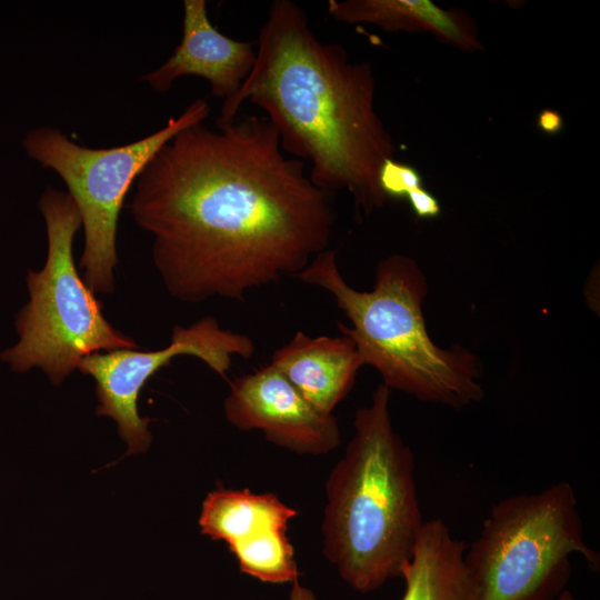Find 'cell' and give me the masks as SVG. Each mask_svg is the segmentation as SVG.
<instances>
[{
    "mask_svg": "<svg viewBox=\"0 0 600 600\" xmlns=\"http://www.w3.org/2000/svg\"><path fill=\"white\" fill-rule=\"evenodd\" d=\"M130 209L174 299L243 300L329 249L334 211L267 117L182 130L134 182Z\"/></svg>",
    "mask_w": 600,
    "mask_h": 600,
    "instance_id": "1",
    "label": "cell"
},
{
    "mask_svg": "<svg viewBox=\"0 0 600 600\" xmlns=\"http://www.w3.org/2000/svg\"><path fill=\"white\" fill-rule=\"evenodd\" d=\"M256 51L249 76L223 100L219 118H236L246 101L256 104L283 152L309 162L314 186L348 191L359 216L382 208L379 170L396 146L374 109L370 64L352 62L342 46L319 40L291 0L271 3Z\"/></svg>",
    "mask_w": 600,
    "mask_h": 600,
    "instance_id": "2",
    "label": "cell"
},
{
    "mask_svg": "<svg viewBox=\"0 0 600 600\" xmlns=\"http://www.w3.org/2000/svg\"><path fill=\"white\" fill-rule=\"evenodd\" d=\"M390 396L380 383L356 411L354 433L324 487L322 552L364 593L399 577L424 523L413 454L393 428Z\"/></svg>",
    "mask_w": 600,
    "mask_h": 600,
    "instance_id": "3",
    "label": "cell"
},
{
    "mask_svg": "<svg viewBox=\"0 0 600 600\" xmlns=\"http://www.w3.org/2000/svg\"><path fill=\"white\" fill-rule=\"evenodd\" d=\"M331 294L350 327L338 322L363 366L373 367L390 390L426 402L460 409L481 400L480 363L466 348L443 349L427 331L422 303L427 279L410 257L380 261L370 291L352 288L342 277L334 250L318 253L297 276Z\"/></svg>",
    "mask_w": 600,
    "mask_h": 600,
    "instance_id": "4",
    "label": "cell"
},
{
    "mask_svg": "<svg viewBox=\"0 0 600 600\" xmlns=\"http://www.w3.org/2000/svg\"><path fill=\"white\" fill-rule=\"evenodd\" d=\"M39 209L46 222L47 259L41 270L27 273L29 301L14 321L19 341L0 359L16 372L39 367L58 386L89 354L139 346L109 323L76 268L72 244L81 218L70 194L48 187Z\"/></svg>",
    "mask_w": 600,
    "mask_h": 600,
    "instance_id": "5",
    "label": "cell"
},
{
    "mask_svg": "<svg viewBox=\"0 0 600 600\" xmlns=\"http://www.w3.org/2000/svg\"><path fill=\"white\" fill-rule=\"evenodd\" d=\"M572 553L599 571V553L583 539L574 490L562 481L496 503L464 561L477 600H554L570 580Z\"/></svg>",
    "mask_w": 600,
    "mask_h": 600,
    "instance_id": "6",
    "label": "cell"
},
{
    "mask_svg": "<svg viewBox=\"0 0 600 600\" xmlns=\"http://www.w3.org/2000/svg\"><path fill=\"white\" fill-rule=\"evenodd\" d=\"M209 114V103L197 99L160 130L111 148L81 146L53 127L31 129L22 138L27 156L59 174L78 208L84 230L79 267L93 293L114 290L118 219L131 186L167 142Z\"/></svg>",
    "mask_w": 600,
    "mask_h": 600,
    "instance_id": "7",
    "label": "cell"
},
{
    "mask_svg": "<svg viewBox=\"0 0 600 600\" xmlns=\"http://www.w3.org/2000/svg\"><path fill=\"white\" fill-rule=\"evenodd\" d=\"M254 352V341L248 334L223 329L214 317L207 316L188 327L174 326L166 348L96 352L84 357L78 370L96 381V414L117 422L127 453L133 454L144 452L151 443L150 419L140 417L138 398L156 372L178 356H193L226 377L236 357L249 359Z\"/></svg>",
    "mask_w": 600,
    "mask_h": 600,
    "instance_id": "8",
    "label": "cell"
},
{
    "mask_svg": "<svg viewBox=\"0 0 600 600\" xmlns=\"http://www.w3.org/2000/svg\"><path fill=\"white\" fill-rule=\"evenodd\" d=\"M296 516L276 494L219 488L206 497L199 526L228 546L241 572L267 583H292L299 570L287 529Z\"/></svg>",
    "mask_w": 600,
    "mask_h": 600,
    "instance_id": "9",
    "label": "cell"
},
{
    "mask_svg": "<svg viewBox=\"0 0 600 600\" xmlns=\"http://www.w3.org/2000/svg\"><path fill=\"white\" fill-rule=\"evenodd\" d=\"M223 409L237 429L260 430L268 441L299 454H327L341 442L333 414L316 410L270 363L236 378Z\"/></svg>",
    "mask_w": 600,
    "mask_h": 600,
    "instance_id": "10",
    "label": "cell"
},
{
    "mask_svg": "<svg viewBox=\"0 0 600 600\" xmlns=\"http://www.w3.org/2000/svg\"><path fill=\"white\" fill-rule=\"evenodd\" d=\"M256 56L252 42L227 37L212 26L206 0H184L180 43L162 66L140 80L166 92L177 79L197 76L209 82L212 96L226 100L249 76Z\"/></svg>",
    "mask_w": 600,
    "mask_h": 600,
    "instance_id": "11",
    "label": "cell"
},
{
    "mask_svg": "<svg viewBox=\"0 0 600 600\" xmlns=\"http://www.w3.org/2000/svg\"><path fill=\"white\" fill-rule=\"evenodd\" d=\"M270 364L323 414H332L348 396L363 366L349 337H310L302 331L273 352Z\"/></svg>",
    "mask_w": 600,
    "mask_h": 600,
    "instance_id": "12",
    "label": "cell"
},
{
    "mask_svg": "<svg viewBox=\"0 0 600 600\" xmlns=\"http://www.w3.org/2000/svg\"><path fill=\"white\" fill-rule=\"evenodd\" d=\"M468 543L440 519L426 521L412 556L400 568L401 600H477V586L464 561Z\"/></svg>",
    "mask_w": 600,
    "mask_h": 600,
    "instance_id": "13",
    "label": "cell"
},
{
    "mask_svg": "<svg viewBox=\"0 0 600 600\" xmlns=\"http://www.w3.org/2000/svg\"><path fill=\"white\" fill-rule=\"evenodd\" d=\"M327 12L344 23H371L388 32L429 31L462 50L482 48L469 16L428 0H329Z\"/></svg>",
    "mask_w": 600,
    "mask_h": 600,
    "instance_id": "14",
    "label": "cell"
},
{
    "mask_svg": "<svg viewBox=\"0 0 600 600\" xmlns=\"http://www.w3.org/2000/svg\"><path fill=\"white\" fill-rule=\"evenodd\" d=\"M379 187L388 198H407L414 189L422 187L419 171L393 158L386 159L379 170Z\"/></svg>",
    "mask_w": 600,
    "mask_h": 600,
    "instance_id": "15",
    "label": "cell"
},
{
    "mask_svg": "<svg viewBox=\"0 0 600 600\" xmlns=\"http://www.w3.org/2000/svg\"><path fill=\"white\" fill-rule=\"evenodd\" d=\"M407 199L410 202L412 211L419 219L436 218L441 212L438 199L422 187L412 190L407 196Z\"/></svg>",
    "mask_w": 600,
    "mask_h": 600,
    "instance_id": "16",
    "label": "cell"
},
{
    "mask_svg": "<svg viewBox=\"0 0 600 600\" xmlns=\"http://www.w3.org/2000/svg\"><path fill=\"white\" fill-rule=\"evenodd\" d=\"M538 128L548 134H558L563 128L561 114L553 109H543L538 116Z\"/></svg>",
    "mask_w": 600,
    "mask_h": 600,
    "instance_id": "17",
    "label": "cell"
},
{
    "mask_svg": "<svg viewBox=\"0 0 600 600\" xmlns=\"http://www.w3.org/2000/svg\"><path fill=\"white\" fill-rule=\"evenodd\" d=\"M289 600H317V597L311 589L296 580L292 582Z\"/></svg>",
    "mask_w": 600,
    "mask_h": 600,
    "instance_id": "18",
    "label": "cell"
},
{
    "mask_svg": "<svg viewBox=\"0 0 600 600\" xmlns=\"http://www.w3.org/2000/svg\"><path fill=\"white\" fill-rule=\"evenodd\" d=\"M554 600H576L571 591L564 589Z\"/></svg>",
    "mask_w": 600,
    "mask_h": 600,
    "instance_id": "19",
    "label": "cell"
}]
</instances>
